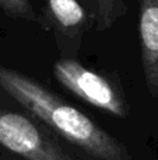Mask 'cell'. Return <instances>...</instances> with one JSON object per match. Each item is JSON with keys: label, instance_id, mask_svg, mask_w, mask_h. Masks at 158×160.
I'll return each instance as SVG.
<instances>
[{"label": "cell", "instance_id": "1", "mask_svg": "<svg viewBox=\"0 0 158 160\" xmlns=\"http://www.w3.org/2000/svg\"><path fill=\"white\" fill-rule=\"evenodd\" d=\"M0 88L56 133L98 160H133L125 146L36 80L0 65Z\"/></svg>", "mask_w": 158, "mask_h": 160}, {"label": "cell", "instance_id": "2", "mask_svg": "<svg viewBox=\"0 0 158 160\" xmlns=\"http://www.w3.org/2000/svg\"><path fill=\"white\" fill-rule=\"evenodd\" d=\"M0 145L22 160H74L35 121L2 108Z\"/></svg>", "mask_w": 158, "mask_h": 160}, {"label": "cell", "instance_id": "3", "mask_svg": "<svg viewBox=\"0 0 158 160\" xmlns=\"http://www.w3.org/2000/svg\"><path fill=\"white\" fill-rule=\"evenodd\" d=\"M56 80L69 91L88 104L123 118L129 114V105L109 80L70 58L59 59L53 65Z\"/></svg>", "mask_w": 158, "mask_h": 160}, {"label": "cell", "instance_id": "4", "mask_svg": "<svg viewBox=\"0 0 158 160\" xmlns=\"http://www.w3.org/2000/svg\"><path fill=\"white\" fill-rule=\"evenodd\" d=\"M142 63L147 88L158 96V0H139Z\"/></svg>", "mask_w": 158, "mask_h": 160}, {"label": "cell", "instance_id": "5", "mask_svg": "<svg viewBox=\"0 0 158 160\" xmlns=\"http://www.w3.org/2000/svg\"><path fill=\"white\" fill-rule=\"evenodd\" d=\"M46 14L56 34L70 41H78L92 21L88 10L78 0H48Z\"/></svg>", "mask_w": 158, "mask_h": 160}, {"label": "cell", "instance_id": "6", "mask_svg": "<svg viewBox=\"0 0 158 160\" xmlns=\"http://www.w3.org/2000/svg\"><path fill=\"white\" fill-rule=\"evenodd\" d=\"M86 4L98 31L111 28L126 13L125 0H86Z\"/></svg>", "mask_w": 158, "mask_h": 160}, {"label": "cell", "instance_id": "7", "mask_svg": "<svg viewBox=\"0 0 158 160\" xmlns=\"http://www.w3.org/2000/svg\"><path fill=\"white\" fill-rule=\"evenodd\" d=\"M0 10L14 18L41 22V17L34 10L30 0H0Z\"/></svg>", "mask_w": 158, "mask_h": 160}, {"label": "cell", "instance_id": "8", "mask_svg": "<svg viewBox=\"0 0 158 160\" xmlns=\"http://www.w3.org/2000/svg\"><path fill=\"white\" fill-rule=\"evenodd\" d=\"M0 160H22L20 158H10V156H6V155H0Z\"/></svg>", "mask_w": 158, "mask_h": 160}]
</instances>
